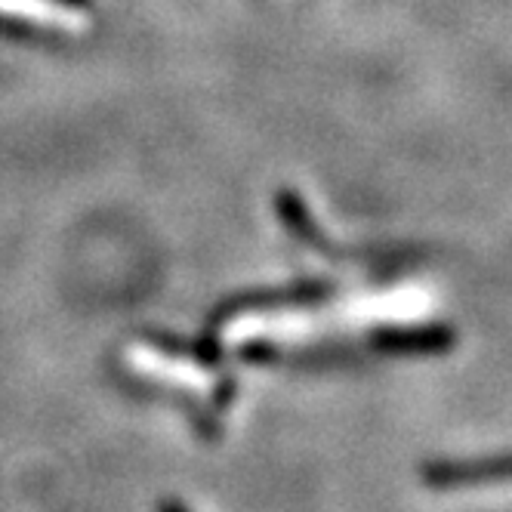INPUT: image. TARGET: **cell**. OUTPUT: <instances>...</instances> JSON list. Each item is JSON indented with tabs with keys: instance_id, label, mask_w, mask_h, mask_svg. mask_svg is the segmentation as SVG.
<instances>
[]
</instances>
